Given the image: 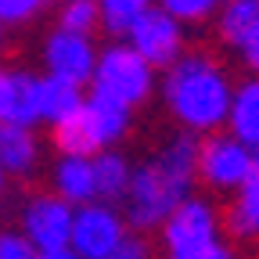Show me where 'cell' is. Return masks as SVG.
<instances>
[{"instance_id":"8fae6325","label":"cell","mask_w":259,"mask_h":259,"mask_svg":"<svg viewBox=\"0 0 259 259\" xmlns=\"http://www.w3.org/2000/svg\"><path fill=\"white\" fill-rule=\"evenodd\" d=\"M47 191L58 194L61 202H69L72 209L97 202V187H94V162L79 155H58L47 169Z\"/></svg>"},{"instance_id":"5b68a950","label":"cell","mask_w":259,"mask_h":259,"mask_svg":"<svg viewBox=\"0 0 259 259\" xmlns=\"http://www.w3.org/2000/svg\"><path fill=\"white\" fill-rule=\"evenodd\" d=\"M216 241H223V209L209 194H191V198H184L166 216V223L158 227V248H162L166 259L202 252Z\"/></svg>"},{"instance_id":"484cf974","label":"cell","mask_w":259,"mask_h":259,"mask_svg":"<svg viewBox=\"0 0 259 259\" xmlns=\"http://www.w3.org/2000/svg\"><path fill=\"white\" fill-rule=\"evenodd\" d=\"M238 58H241L245 69H248V76H259V29L248 36V44L238 51Z\"/></svg>"},{"instance_id":"7c38bea8","label":"cell","mask_w":259,"mask_h":259,"mask_svg":"<svg viewBox=\"0 0 259 259\" xmlns=\"http://www.w3.org/2000/svg\"><path fill=\"white\" fill-rule=\"evenodd\" d=\"M40 158H44V144L36 130L0 122V169H4V177L29 180L40 169Z\"/></svg>"},{"instance_id":"9c48e42d","label":"cell","mask_w":259,"mask_h":259,"mask_svg":"<svg viewBox=\"0 0 259 259\" xmlns=\"http://www.w3.org/2000/svg\"><path fill=\"white\" fill-rule=\"evenodd\" d=\"M122 40L134 47L155 72L169 69L177 58H184V54L191 51V47H187V29H184L177 18H169L166 11H158V8L144 11L134 25H130V32H126Z\"/></svg>"},{"instance_id":"ffe728a7","label":"cell","mask_w":259,"mask_h":259,"mask_svg":"<svg viewBox=\"0 0 259 259\" xmlns=\"http://www.w3.org/2000/svg\"><path fill=\"white\" fill-rule=\"evenodd\" d=\"M54 29L76 32V36H94V32L101 29L97 0H61L58 15H54Z\"/></svg>"},{"instance_id":"d6986e66","label":"cell","mask_w":259,"mask_h":259,"mask_svg":"<svg viewBox=\"0 0 259 259\" xmlns=\"http://www.w3.org/2000/svg\"><path fill=\"white\" fill-rule=\"evenodd\" d=\"M155 8V0H97V15H101V29L108 36L122 40L130 25H134L144 11Z\"/></svg>"},{"instance_id":"83f0119b","label":"cell","mask_w":259,"mask_h":259,"mask_svg":"<svg viewBox=\"0 0 259 259\" xmlns=\"http://www.w3.org/2000/svg\"><path fill=\"white\" fill-rule=\"evenodd\" d=\"M4 97H8V69H0V122H4Z\"/></svg>"},{"instance_id":"277c9868","label":"cell","mask_w":259,"mask_h":259,"mask_svg":"<svg viewBox=\"0 0 259 259\" xmlns=\"http://www.w3.org/2000/svg\"><path fill=\"white\" fill-rule=\"evenodd\" d=\"M90 94L105 97V101H112L126 112H137L158 94V72L126 40H112L108 47L97 51Z\"/></svg>"},{"instance_id":"cb8c5ba5","label":"cell","mask_w":259,"mask_h":259,"mask_svg":"<svg viewBox=\"0 0 259 259\" xmlns=\"http://www.w3.org/2000/svg\"><path fill=\"white\" fill-rule=\"evenodd\" d=\"M105 259H155V248H151V241L144 238V234H130L112 255H105Z\"/></svg>"},{"instance_id":"5bb4252c","label":"cell","mask_w":259,"mask_h":259,"mask_svg":"<svg viewBox=\"0 0 259 259\" xmlns=\"http://www.w3.org/2000/svg\"><path fill=\"white\" fill-rule=\"evenodd\" d=\"M223 231L234 241L259 245V155H255V173L231 194V205L223 209Z\"/></svg>"},{"instance_id":"7a4b0ae2","label":"cell","mask_w":259,"mask_h":259,"mask_svg":"<svg viewBox=\"0 0 259 259\" xmlns=\"http://www.w3.org/2000/svg\"><path fill=\"white\" fill-rule=\"evenodd\" d=\"M198 187V137L173 134L148 158L134 162L130 191L122 198V220L134 234L158 231L166 216Z\"/></svg>"},{"instance_id":"603a6c76","label":"cell","mask_w":259,"mask_h":259,"mask_svg":"<svg viewBox=\"0 0 259 259\" xmlns=\"http://www.w3.org/2000/svg\"><path fill=\"white\" fill-rule=\"evenodd\" d=\"M40 252L32 248L22 231H0V259H36Z\"/></svg>"},{"instance_id":"2e32d148","label":"cell","mask_w":259,"mask_h":259,"mask_svg":"<svg viewBox=\"0 0 259 259\" xmlns=\"http://www.w3.org/2000/svg\"><path fill=\"white\" fill-rule=\"evenodd\" d=\"M4 122L11 126H36L40 122V76L25 69H8V97H4Z\"/></svg>"},{"instance_id":"4fadbf2b","label":"cell","mask_w":259,"mask_h":259,"mask_svg":"<svg viewBox=\"0 0 259 259\" xmlns=\"http://www.w3.org/2000/svg\"><path fill=\"white\" fill-rule=\"evenodd\" d=\"M227 134L238 144H245L252 155H259V76H245L234 83L231 112H227Z\"/></svg>"},{"instance_id":"44dd1931","label":"cell","mask_w":259,"mask_h":259,"mask_svg":"<svg viewBox=\"0 0 259 259\" xmlns=\"http://www.w3.org/2000/svg\"><path fill=\"white\" fill-rule=\"evenodd\" d=\"M220 4H223V0H155V8L166 11L169 18H177L187 32L202 29V25H212Z\"/></svg>"},{"instance_id":"f1b7e54d","label":"cell","mask_w":259,"mask_h":259,"mask_svg":"<svg viewBox=\"0 0 259 259\" xmlns=\"http://www.w3.org/2000/svg\"><path fill=\"white\" fill-rule=\"evenodd\" d=\"M8 194V177H4V169H0V198Z\"/></svg>"},{"instance_id":"6da1fadb","label":"cell","mask_w":259,"mask_h":259,"mask_svg":"<svg viewBox=\"0 0 259 259\" xmlns=\"http://www.w3.org/2000/svg\"><path fill=\"white\" fill-rule=\"evenodd\" d=\"M234 83L238 79L231 76V69L212 51L191 47L169 69L158 72V101L169 122L177 126V134L202 141L227 126Z\"/></svg>"},{"instance_id":"8992f818","label":"cell","mask_w":259,"mask_h":259,"mask_svg":"<svg viewBox=\"0 0 259 259\" xmlns=\"http://www.w3.org/2000/svg\"><path fill=\"white\" fill-rule=\"evenodd\" d=\"M255 173V155L227 130L198 141V184L209 194H234Z\"/></svg>"},{"instance_id":"ba28073f","label":"cell","mask_w":259,"mask_h":259,"mask_svg":"<svg viewBox=\"0 0 259 259\" xmlns=\"http://www.w3.org/2000/svg\"><path fill=\"white\" fill-rule=\"evenodd\" d=\"M130 234H134V231L126 227L119 205L90 202V205H79L76 216H72L69 248H72L79 259H105V255H112Z\"/></svg>"},{"instance_id":"ac0fdd59","label":"cell","mask_w":259,"mask_h":259,"mask_svg":"<svg viewBox=\"0 0 259 259\" xmlns=\"http://www.w3.org/2000/svg\"><path fill=\"white\" fill-rule=\"evenodd\" d=\"M83 90L65 83V79H54V76H40V122H47L51 130L69 122L79 108H83Z\"/></svg>"},{"instance_id":"d4e9b609","label":"cell","mask_w":259,"mask_h":259,"mask_svg":"<svg viewBox=\"0 0 259 259\" xmlns=\"http://www.w3.org/2000/svg\"><path fill=\"white\" fill-rule=\"evenodd\" d=\"M177 259H241V252L231 245V241H216L202 252H191V255H177Z\"/></svg>"},{"instance_id":"3957f363","label":"cell","mask_w":259,"mask_h":259,"mask_svg":"<svg viewBox=\"0 0 259 259\" xmlns=\"http://www.w3.org/2000/svg\"><path fill=\"white\" fill-rule=\"evenodd\" d=\"M134 130V112H126L105 97H87L83 108L51 130V144L58 148V155H79V158H94L101 151H115L122 148V141Z\"/></svg>"},{"instance_id":"52a82bcc","label":"cell","mask_w":259,"mask_h":259,"mask_svg":"<svg viewBox=\"0 0 259 259\" xmlns=\"http://www.w3.org/2000/svg\"><path fill=\"white\" fill-rule=\"evenodd\" d=\"M72 216H76V209L69 202H61L58 194L32 191L29 198L22 202L18 227H22V238L36 252H58V248H69Z\"/></svg>"},{"instance_id":"9a60e30c","label":"cell","mask_w":259,"mask_h":259,"mask_svg":"<svg viewBox=\"0 0 259 259\" xmlns=\"http://www.w3.org/2000/svg\"><path fill=\"white\" fill-rule=\"evenodd\" d=\"M255 29H259V0H223L212 18V32H216L220 47L234 51V54L248 44Z\"/></svg>"},{"instance_id":"30bf717a","label":"cell","mask_w":259,"mask_h":259,"mask_svg":"<svg viewBox=\"0 0 259 259\" xmlns=\"http://www.w3.org/2000/svg\"><path fill=\"white\" fill-rule=\"evenodd\" d=\"M97 47L94 36H76V32H65V29H51L44 44H40V58H44V76L65 79L72 87H90L94 79V65H97Z\"/></svg>"},{"instance_id":"4316f807","label":"cell","mask_w":259,"mask_h":259,"mask_svg":"<svg viewBox=\"0 0 259 259\" xmlns=\"http://www.w3.org/2000/svg\"><path fill=\"white\" fill-rule=\"evenodd\" d=\"M36 259H79L72 248H58V252H40Z\"/></svg>"},{"instance_id":"e0dca14e","label":"cell","mask_w":259,"mask_h":259,"mask_svg":"<svg viewBox=\"0 0 259 259\" xmlns=\"http://www.w3.org/2000/svg\"><path fill=\"white\" fill-rule=\"evenodd\" d=\"M94 187H97V202L105 205H122L126 191H130V177H134V158L122 148L115 151H101L94 155Z\"/></svg>"},{"instance_id":"f546056e","label":"cell","mask_w":259,"mask_h":259,"mask_svg":"<svg viewBox=\"0 0 259 259\" xmlns=\"http://www.w3.org/2000/svg\"><path fill=\"white\" fill-rule=\"evenodd\" d=\"M4 40H8V36H4V25H0V47H4Z\"/></svg>"},{"instance_id":"7402d4cb","label":"cell","mask_w":259,"mask_h":259,"mask_svg":"<svg viewBox=\"0 0 259 259\" xmlns=\"http://www.w3.org/2000/svg\"><path fill=\"white\" fill-rule=\"evenodd\" d=\"M51 8V0H0V25H29Z\"/></svg>"}]
</instances>
